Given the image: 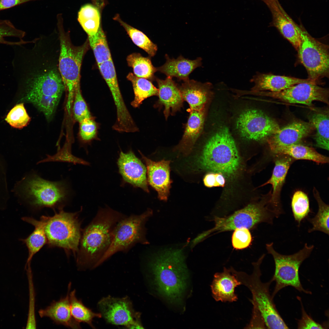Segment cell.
<instances>
[{"label":"cell","instance_id":"2e32d148","mask_svg":"<svg viewBox=\"0 0 329 329\" xmlns=\"http://www.w3.org/2000/svg\"><path fill=\"white\" fill-rule=\"evenodd\" d=\"M98 67L110 90L116 107L117 119L114 127L119 130L132 128L135 122L123 98L112 59L98 65Z\"/></svg>","mask_w":329,"mask_h":329},{"label":"cell","instance_id":"7c38bea8","mask_svg":"<svg viewBox=\"0 0 329 329\" xmlns=\"http://www.w3.org/2000/svg\"><path fill=\"white\" fill-rule=\"evenodd\" d=\"M301 37L297 50L300 62L305 68L308 78L320 82L329 76V46L311 36L302 25H298Z\"/></svg>","mask_w":329,"mask_h":329},{"label":"cell","instance_id":"30bf717a","mask_svg":"<svg viewBox=\"0 0 329 329\" xmlns=\"http://www.w3.org/2000/svg\"><path fill=\"white\" fill-rule=\"evenodd\" d=\"M24 190L29 203L37 209L62 208L71 194L65 181H51L36 174L27 180Z\"/></svg>","mask_w":329,"mask_h":329},{"label":"cell","instance_id":"ee69618b","mask_svg":"<svg viewBox=\"0 0 329 329\" xmlns=\"http://www.w3.org/2000/svg\"><path fill=\"white\" fill-rule=\"evenodd\" d=\"M73 102V116L76 121L80 122L85 119L92 116L81 94L80 85L76 90Z\"/></svg>","mask_w":329,"mask_h":329},{"label":"cell","instance_id":"f6af8a7d","mask_svg":"<svg viewBox=\"0 0 329 329\" xmlns=\"http://www.w3.org/2000/svg\"><path fill=\"white\" fill-rule=\"evenodd\" d=\"M25 269L28 279L29 294L28 315L26 328L35 329L37 325L35 313V291L32 271L30 266H27Z\"/></svg>","mask_w":329,"mask_h":329},{"label":"cell","instance_id":"484cf974","mask_svg":"<svg viewBox=\"0 0 329 329\" xmlns=\"http://www.w3.org/2000/svg\"><path fill=\"white\" fill-rule=\"evenodd\" d=\"M241 283L229 269L224 267L223 271L215 273L210 285L212 296L217 301L232 302L238 299L235 288Z\"/></svg>","mask_w":329,"mask_h":329},{"label":"cell","instance_id":"d590c367","mask_svg":"<svg viewBox=\"0 0 329 329\" xmlns=\"http://www.w3.org/2000/svg\"><path fill=\"white\" fill-rule=\"evenodd\" d=\"M70 310L73 318L79 323H85L93 328H95L92 323L94 318H101L100 313H95L85 306L81 299H77L75 289L69 292Z\"/></svg>","mask_w":329,"mask_h":329},{"label":"cell","instance_id":"816d5d0a","mask_svg":"<svg viewBox=\"0 0 329 329\" xmlns=\"http://www.w3.org/2000/svg\"><path fill=\"white\" fill-rule=\"evenodd\" d=\"M216 173L217 186L224 187L225 183V176L221 173Z\"/></svg>","mask_w":329,"mask_h":329},{"label":"cell","instance_id":"7402d4cb","mask_svg":"<svg viewBox=\"0 0 329 329\" xmlns=\"http://www.w3.org/2000/svg\"><path fill=\"white\" fill-rule=\"evenodd\" d=\"M157 84L158 99L154 106L161 109L164 107V114L166 119L181 110L183 100L180 90L172 77L167 76L164 80L156 78Z\"/></svg>","mask_w":329,"mask_h":329},{"label":"cell","instance_id":"ffe728a7","mask_svg":"<svg viewBox=\"0 0 329 329\" xmlns=\"http://www.w3.org/2000/svg\"><path fill=\"white\" fill-rule=\"evenodd\" d=\"M275 165L270 178L261 186L270 184L272 186L273 192L269 200V207L278 218L283 211L280 201L281 191L285 182L288 170L292 161V158L287 155H276Z\"/></svg>","mask_w":329,"mask_h":329},{"label":"cell","instance_id":"e575fe53","mask_svg":"<svg viewBox=\"0 0 329 329\" xmlns=\"http://www.w3.org/2000/svg\"><path fill=\"white\" fill-rule=\"evenodd\" d=\"M113 19L123 27L136 45L145 51L150 57L155 55L157 50V45L154 43L144 33L124 22L118 14Z\"/></svg>","mask_w":329,"mask_h":329},{"label":"cell","instance_id":"277c9868","mask_svg":"<svg viewBox=\"0 0 329 329\" xmlns=\"http://www.w3.org/2000/svg\"><path fill=\"white\" fill-rule=\"evenodd\" d=\"M199 168L232 177L238 172L241 160L228 129H220L207 140L197 158Z\"/></svg>","mask_w":329,"mask_h":329},{"label":"cell","instance_id":"8992f818","mask_svg":"<svg viewBox=\"0 0 329 329\" xmlns=\"http://www.w3.org/2000/svg\"><path fill=\"white\" fill-rule=\"evenodd\" d=\"M58 18L60 46L58 66L65 89L67 92L66 108L69 113L76 90L80 85V69L83 57L89 45L87 39L81 45L74 46L68 34L63 29L61 20L59 17Z\"/></svg>","mask_w":329,"mask_h":329},{"label":"cell","instance_id":"f546056e","mask_svg":"<svg viewBox=\"0 0 329 329\" xmlns=\"http://www.w3.org/2000/svg\"><path fill=\"white\" fill-rule=\"evenodd\" d=\"M22 219L32 225L35 228L28 237L20 239L26 245L28 249V255L26 266L30 265L33 256L47 243V239L44 230V223L42 219L41 218L40 221H38L32 217H22Z\"/></svg>","mask_w":329,"mask_h":329},{"label":"cell","instance_id":"603a6c76","mask_svg":"<svg viewBox=\"0 0 329 329\" xmlns=\"http://www.w3.org/2000/svg\"><path fill=\"white\" fill-rule=\"evenodd\" d=\"M71 286V283H69L66 296L57 301H53L45 308L39 310L38 312L41 318L48 317L56 324L68 328L74 329L81 328L80 323L73 318L71 312L69 295Z\"/></svg>","mask_w":329,"mask_h":329},{"label":"cell","instance_id":"52a82bcc","mask_svg":"<svg viewBox=\"0 0 329 329\" xmlns=\"http://www.w3.org/2000/svg\"><path fill=\"white\" fill-rule=\"evenodd\" d=\"M78 214L66 212L62 208L52 216L41 217L49 246L62 248L68 255L72 252L76 256L82 230Z\"/></svg>","mask_w":329,"mask_h":329},{"label":"cell","instance_id":"ba28073f","mask_svg":"<svg viewBox=\"0 0 329 329\" xmlns=\"http://www.w3.org/2000/svg\"><path fill=\"white\" fill-rule=\"evenodd\" d=\"M314 248L313 245L305 244L302 249L293 254L284 255L277 252L273 247V243L266 244L268 253L273 257L275 264L274 274L272 278L275 285L271 295L274 298L278 292L284 288L291 286L301 292L311 294L304 289L299 276V269L302 262L311 254Z\"/></svg>","mask_w":329,"mask_h":329},{"label":"cell","instance_id":"d6a6232c","mask_svg":"<svg viewBox=\"0 0 329 329\" xmlns=\"http://www.w3.org/2000/svg\"><path fill=\"white\" fill-rule=\"evenodd\" d=\"M127 79L132 83L134 93V98L131 103L134 108L139 107L145 99L154 96H157L158 89L149 80L138 77L129 73Z\"/></svg>","mask_w":329,"mask_h":329},{"label":"cell","instance_id":"ab89813d","mask_svg":"<svg viewBox=\"0 0 329 329\" xmlns=\"http://www.w3.org/2000/svg\"><path fill=\"white\" fill-rule=\"evenodd\" d=\"M291 206L293 217L299 227L301 222L307 217L310 212L307 196L301 191H296L292 198Z\"/></svg>","mask_w":329,"mask_h":329},{"label":"cell","instance_id":"836d02e7","mask_svg":"<svg viewBox=\"0 0 329 329\" xmlns=\"http://www.w3.org/2000/svg\"><path fill=\"white\" fill-rule=\"evenodd\" d=\"M126 60L136 76L150 80L155 79L154 74L157 71L156 68L153 65L149 57H143L139 53H134L127 56Z\"/></svg>","mask_w":329,"mask_h":329},{"label":"cell","instance_id":"9c48e42d","mask_svg":"<svg viewBox=\"0 0 329 329\" xmlns=\"http://www.w3.org/2000/svg\"><path fill=\"white\" fill-rule=\"evenodd\" d=\"M153 214L152 210L148 208L140 214H131L120 221L115 230L109 248L96 267L117 253L127 252L136 244H149L146 237L145 224Z\"/></svg>","mask_w":329,"mask_h":329},{"label":"cell","instance_id":"3957f363","mask_svg":"<svg viewBox=\"0 0 329 329\" xmlns=\"http://www.w3.org/2000/svg\"><path fill=\"white\" fill-rule=\"evenodd\" d=\"M17 79L24 88L23 100L32 103L47 119H50L65 89L60 74L35 69L21 74Z\"/></svg>","mask_w":329,"mask_h":329},{"label":"cell","instance_id":"4316f807","mask_svg":"<svg viewBox=\"0 0 329 329\" xmlns=\"http://www.w3.org/2000/svg\"><path fill=\"white\" fill-rule=\"evenodd\" d=\"M210 84L202 83L189 79L183 81L179 87L183 101L189 106L188 110H199L205 108L209 94Z\"/></svg>","mask_w":329,"mask_h":329},{"label":"cell","instance_id":"f1b7e54d","mask_svg":"<svg viewBox=\"0 0 329 329\" xmlns=\"http://www.w3.org/2000/svg\"><path fill=\"white\" fill-rule=\"evenodd\" d=\"M93 4L81 7L78 12V20L88 36L95 34L102 27L101 12L105 5V0H92Z\"/></svg>","mask_w":329,"mask_h":329},{"label":"cell","instance_id":"c3c4849f","mask_svg":"<svg viewBox=\"0 0 329 329\" xmlns=\"http://www.w3.org/2000/svg\"><path fill=\"white\" fill-rule=\"evenodd\" d=\"M266 326L264 318L259 311L253 306L252 317L246 328H265Z\"/></svg>","mask_w":329,"mask_h":329},{"label":"cell","instance_id":"f907efd6","mask_svg":"<svg viewBox=\"0 0 329 329\" xmlns=\"http://www.w3.org/2000/svg\"><path fill=\"white\" fill-rule=\"evenodd\" d=\"M203 182L204 185L208 188L217 186L216 173L211 172L207 174L203 179Z\"/></svg>","mask_w":329,"mask_h":329},{"label":"cell","instance_id":"4fadbf2b","mask_svg":"<svg viewBox=\"0 0 329 329\" xmlns=\"http://www.w3.org/2000/svg\"><path fill=\"white\" fill-rule=\"evenodd\" d=\"M97 307L108 323L124 326L129 329H143L140 312L134 309L132 303L127 296L121 298L110 295L102 298Z\"/></svg>","mask_w":329,"mask_h":329},{"label":"cell","instance_id":"7a4b0ae2","mask_svg":"<svg viewBox=\"0 0 329 329\" xmlns=\"http://www.w3.org/2000/svg\"><path fill=\"white\" fill-rule=\"evenodd\" d=\"M182 249L165 248L153 253L148 266L159 293L170 303L180 304L187 288L189 277Z\"/></svg>","mask_w":329,"mask_h":329},{"label":"cell","instance_id":"8d00e7d4","mask_svg":"<svg viewBox=\"0 0 329 329\" xmlns=\"http://www.w3.org/2000/svg\"><path fill=\"white\" fill-rule=\"evenodd\" d=\"M313 193L318 206V211L312 218H309L308 220L312 225V227L308 230L310 233L314 231H319L328 235L329 209V205L326 204L321 199L319 193L314 188Z\"/></svg>","mask_w":329,"mask_h":329},{"label":"cell","instance_id":"83f0119b","mask_svg":"<svg viewBox=\"0 0 329 329\" xmlns=\"http://www.w3.org/2000/svg\"><path fill=\"white\" fill-rule=\"evenodd\" d=\"M165 57L166 62L162 66L156 68L157 71L163 73L167 76L175 77L183 81L189 79V74L202 64V59L200 57L191 60L182 56L176 59H170L167 55Z\"/></svg>","mask_w":329,"mask_h":329},{"label":"cell","instance_id":"bcb514c9","mask_svg":"<svg viewBox=\"0 0 329 329\" xmlns=\"http://www.w3.org/2000/svg\"><path fill=\"white\" fill-rule=\"evenodd\" d=\"M252 237L249 229L241 228L234 230L232 236V243L233 248L236 250L246 248L251 245Z\"/></svg>","mask_w":329,"mask_h":329},{"label":"cell","instance_id":"b9f144b4","mask_svg":"<svg viewBox=\"0 0 329 329\" xmlns=\"http://www.w3.org/2000/svg\"><path fill=\"white\" fill-rule=\"evenodd\" d=\"M5 120L12 127L21 129L26 126L30 120V118L24 107L23 103L16 105L7 115Z\"/></svg>","mask_w":329,"mask_h":329},{"label":"cell","instance_id":"f35d334b","mask_svg":"<svg viewBox=\"0 0 329 329\" xmlns=\"http://www.w3.org/2000/svg\"><path fill=\"white\" fill-rule=\"evenodd\" d=\"M24 31L17 29L8 20L0 19V44L7 45H23L28 43L22 39Z\"/></svg>","mask_w":329,"mask_h":329},{"label":"cell","instance_id":"6da1fadb","mask_svg":"<svg viewBox=\"0 0 329 329\" xmlns=\"http://www.w3.org/2000/svg\"><path fill=\"white\" fill-rule=\"evenodd\" d=\"M127 216L108 206L99 207L91 221L82 229L76 256L78 269L96 268L111 244L117 225Z\"/></svg>","mask_w":329,"mask_h":329},{"label":"cell","instance_id":"e0dca14e","mask_svg":"<svg viewBox=\"0 0 329 329\" xmlns=\"http://www.w3.org/2000/svg\"><path fill=\"white\" fill-rule=\"evenodd\" d=\"M117 164L124 182L149 193L146 166L131 150L126 153L121 150Z\"/></svg>","mask_w":329,"mask_h":329},{"label":"cell","instance_id":"8fae6325","mask_svg":"<svg viewBox=\"0 0 329 329\" xmlns=\"http://www.w3.org/2000/svg\"><path fill=\"white\" fill-rule=\"evenodd\" d=\"M266 203H250L232 214L226 216H215L213 219L214 226L204 231L207 238L212 234L234 230L241 228L249 229L265 222L273 224L275 215Z\"/></svg>","mask_w":329,"mask_h":329},{"label":"cell","instance_id":"5b68a950","mask_svg":"<svg viewBox=\"0 0 329 329\" xmlns=\"http://www.w3.org/2000/svg\"><path fill=\"white\" fill-rule=\"evenodd\" d=\"M265 256L263 254L257 261L252 263L253 269L251 274L237 271L232 267L229 269L241 285L246 286L251 291L253 296L251 302L260 313L267 328L288 329V327L278 311L270 292V286L273 281L272 279L265 283L261 280L260 266Z\"/></svg>","mask_w":329,"mask_h":329},{"label":"cell","instance_id":"60d3db41","mask_svg":"<svg viewBox=\"0 0 329 329\" xmlns=\"http://www.w3.org/2000/svg\"><path fill=\"white\" fill-rule=\"evenodd\" d=\"M71 143L66 142L62 147L58 150L57 153L53 155L46 154L47 157L39 161L37 164L49 162H66L76 165L80 164L89 165L90 163L83 159L73 155L71 150Z\"/></svg>","mask_w":329,"mask_h":329},{"label":"cell","instance_id":"74e56055","mask_svg":"<svg viewBox=\"0 0 329 329\" xmlns=\"http://www.w3.org/2000/svg\"><path fill=\"white\" fill-rule=\"evenodd\" d=\"M87 40L97 65L112 59L106 36L102 27L95 34L88 36Z\"/></svg>","mask_w":329,"mask_h":329},{"label":"cell","instance_id":"d6986e66","mask_svg":"<svg viewBox=\"0 0 329 329\" xmlns=\"http://www.w3.org/2000/svg\"><path fill=\"white\" fill-rule=\"evenodd\" d=\"M270 10L272 20L270 26L276 27L282 36L297 50L301 42L298 24L284 10L278 0H261Z\"/></svg>","mask_w":329,"mask_h":329},{"label":"cell","instance_id":"ac0fdd59","mask_svg":"<svg viewBox=\"0 0 329 329\" xmlns=\"http://www.w3.org/2000/svg\"><path fill=\"white\" fill-rule=\"evenodd\" d=\"M139 152L146 164L148 183L156 191L160 200L167 201L172 182L170 177V161H154Z\"/></svg>","mask_w":329,"mask_h":329},{"label":"cell","instance_id":"681fc988","mask_svg":"<svg viewBox=\"0 0 329 329\" xmlns=\"http://www.w3.org/2000/svg\"><path fill=\"white\" fill-rule=\"evenodd\" d=\"M37 0H0V11L13 7L26 2Z\"/></svg>","mask_w":329,"mask_h":329},{"label":"cell","instance_id":"1f68e13d","mask_svg":"<svg viewBox=\"0 0 329 329\" xmlns=\"http://www.w3.org/2000/svg\"><path fill=\"white\" fill-rule=\"evenodd\" d=\"M308 118L309 122L313 125L316 131L314 136L315 146L328 150V111L314 110L310 113Z\"/></svg>","mask_w":329,"mask_h":329},{"label":"cell","instance_id":"44dd1931","mask_svg":"<svg viewBox=\"0 0 329 329\" xmlns=\"http://www.w3.org/2000/svg\"><path fill=\"white\" fill-rule=\"evenodd\" d=\"M315 129L309 122L295 121L288 124L267 139L272 152L276 149L298 143Z\"/></svg>","mask_w":329,"mask_h":329},{"label":"cell","instance_id":"5bb4252c","mask_svg":"<svg viewBox=\"0 0 329 329\" xmlns=\"http://www.w3.org/2000/svg\"><path fill=\"white\" fill-rule=\"evenodd\" d=\"M236 126L242 137L255 141L267 139L280 129L275 121L261 111L254 109L242 112L237 120Z\"/></svg>","mask_w":329,"mask_h":329},{"label":"cell","instance_id":"4dcf8cb0","mask_svg":"<svg viewBox=\"0 0 329 329\" xmlns=\"http://www.w3.org/2000/svg\"><path fill=\"white\" fill-rule=\"evenodd\" d=\"M272 152L276 155H287L295 159L310 160L318 164L329 162L328 157L319 153L314 148L299 143L279 147Z\"/></svg>","mask_w":329,"mask_h":329},{"label":"cell","instance_id":"7dc6e473","mask_svg":"<svg viewBox=\"0 0 329 329\" xmlns=\"http://www.w3.org/2000/svg\"><path fill=\"white\" fill-rule=\"evenodd\" d=\"M301 306L302 317L298 320V329H323L324 327L320 324L315 321L312 318L306 313L304 308L300 297H297Z\"/></svg>","mask_w":329,"mask_h":329},{"label":"cell","instance_id":"7bdbcfd3","mask_svg":"<svg viewBox=\"0 0 329 329\" xmlns=\"http://www.w3.org/2000/svg\"><path fill=\"white\" fill-rule=\"evenodd\" d=\"M79 123V135L83 143H88L94 140L98 139V125L94 117L85 119Z\"/></svg>","mask_w":329,"mask_h":329},{"label":"cell","instance_id":"cb8c5ba5","mask_svg":"<svg viewBox=\"0 0 329 329\" xmlns=\"http://www.w3.org/2000/svg\"><path fill=\"white\" fill-rule=\"evenodd\" d=\"M251 81L255 84L253 90L255 92L281 91L295 84L303 83H320L310 79H302L272 73H258L253 76Z\"/></svg>","mask_w":329,"mask_h":329},{"label":"cell","instance_id":"9a60e30c","mask_svg":"<svg viewBox=\"0 0 329 329\" xmlns=\"http://www.w3.org/2000/svg\"><path fill=\"white\" fill-rule=\"evenodd\" d=\"M318 84L303 83L292 85L280 91H258L261 95L285 102L312 106L315 101L329 104V90Z\"/></svg>","mask_w":329,"mask_h":329},{"label":"cell","instance_id":"d4e9b609","mask_svg":"<svg viewBox=\"0 0 329 329\" xmlns=\"http://www.w3.org/2000/svg\"><path fill=\"white\" fill-rule=\"evenodd\" d=\"M189 115L182 138L175 150L184 155L192 151L203 127L205 108L199 110H188Z\"/></svg>","mask_w":329,"mask_h":329}]
</instances>
